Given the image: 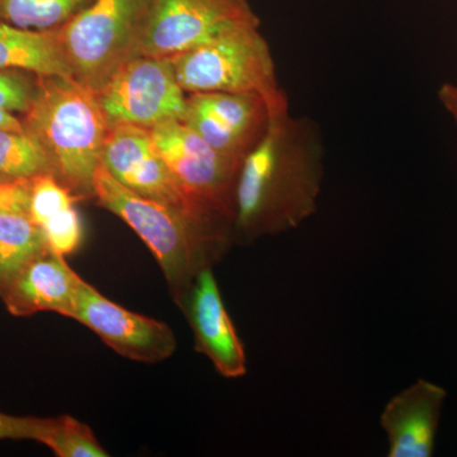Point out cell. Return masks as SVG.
<instances>
[{"mask_svg": "<svg viewBox=\"0 0 457 457\" xmlns=\"http://www.w3.org/2000/svg\"><path fill=\"white\" fill-rule=\"evenodd\" d=\"M53 174L46 153L29 131L0 130V182Z\"/></svg>", "mask_w": 457, "mask_h": 457, "instance_id": "18", "label": "cell"}, {"mask_svg": "<svg viewBox=\"0 0 457 457\" xmlns=\"http://www.w3.org/2000/svg\"><path fill=\"white\" fill-rule=\"evenodd\" d=\"M324 154L321 132L309 117L287 111L270 120L237 170L231 224L240 239L288 233L317 212Z\"/></svg>", "mask_w": 457, "mask_h": 457, "instance_id": "1", "label": "cell"}, {"mask_svg": "<svg viewBox=\"0 0 457 457\" xmlns=\"http://www.w3.org/2000/svg\"><path fill=\"white\" fill-rule=\"evenodd\" d=\"M93 0H0V22L29 29L55 31Z\"/></svg>", "mask_w": 457, "mask_h": 457, "instance_id": "17", "label": "cell"}, {"mask_svg": "<svg viewBox=\"0 0 457 457\" xmlns=\"http://www.w3.org/2000/svg\"><path fill=\"white\" fill-rule=\"evenodd\" d=\"M74 201L77 198L53 174H41L32 179L29 219L42 227L56 213L74 206Z\"/></svg>", "mask_w": 457, "mask_h": 457, "instance_id": "20", "label": "cell"}, {"mask_svg": "<svg viewBox=\"0 0 457 457\" xmlns=\"http://www.w3.org/2000/svg\"><path fill=\"white\" fill-rule=\"evenodd\" d=\"M41 228L51 251L64 257L77 251L82 243V222L74 206L56 213Z\"/></svg>", "mask_w": 457, "mask_h": 457, "instance_id": "21", "label": "cell"}, {"mask_svg": "<svg viewBox=\"0 0 457 457\" xmlns=\"http://www.w3.org/2000/svg\"><path fill=\"white\" fill-rule=\"evenodd\" d=\"M0 130L26 131V128L13 112L0 107Z\"/></svg>", "mask_w": 457, "mask_h": 457, "instance_id": "26", "label": "cell"}, {"mask_svg": "<svg viewBox=\"0 0 457 457\" xmlns=\"http://www.w3.org/2000/svg\"><path fill=\"white\" fill-rule=\"evenodd\" d=\"M260 18L243 21L196 49L171 57L179 86L191 93H233L263 99L273 117L287 112Z\"/></svg>", "mask_w": 457, "mask_h": 457, "instance_id": "4", "label": "cell"}, {"mask_svg": "<svg viewBox=\"0 0 457 457\" xmlns=\"http://www.w3.org/2000/svg\"><path fill=\"white\" fill-rule=\"evenodd\" d=\"M82 281L66 263L64 255L47 246L3 287L0 297L14 317L54 312L71 318Z\"/></svg>", "mask_w": 457, "mask_h": 457, "instance_id": "14", "label": "cell"}, {"mask_svg": "<svg viewBox=\"0 0 457 457\" xmlns=\"http://www.w3.org/2000/svg\"><path fill=\"white\" fill-rule=\"evenodd\" d=\"M0 71L71 78L55 31H29L0 22Z\"/></svg>", "mask_w": 457, "mask_h": 457, "instance_id": "15", "label": "cell"}, {"mask_svg": "<svg viewBox=\"0 0 457 457\" xmlns=\"http://www.w3.org/2000/svg\"><path fill=\"white\" fill-rule=\"evenodd\" d=\"M150 0H93L56 29L71 78L97 93L126 62L140 55Z\"/></svg>", "mask_w": 457, "mask_h": 457, "instance_id": "5", "label": "cell"}, {"mask_svg": "<svg viewBox=\"0 0 457 457\" xmlns=\"http://www.w3.org/2000/svg\"><path fill=\"white\" fill-rule=\"evenodd\" d=\"M255 17L248 0H150L140 55L171 59Z\"/></svg>", "mask_w": 457, "mask_h": 457, "instance_id": "8", "label": "cell"}, {"mask_svg": "<svg viewBox=\"0 0 457 457\" xmlns=\"http://www.w3.org/2000/svg\"><path fill=\"white\" fill-rule=\"evenodd\" d=\"M37 442L59 457H107L89 426L71 416L41 418Z\"/></svg>", "mask_w": 457, "mask_h": 457, "instance_id": "19", "label": "cell"}, {"mask_svg": "<svg viewBox=\"0 0 457 457\" xmlns=\"http://www.w3.org/2000/svg\"><path fill=\"white\" fill-rule=\"evenodd\" d=\"M31 180L0 182V212L29 215Z\"/></svg>", "mask_w": 457, "mask_h": 457, "instance_id": "23", "label": "cell"}, {"mask_svg": "<svg viewBox=\"0 0 457 457\" xmlns=\"http://www.w3.org/2000/svg\"><path fill=\"white\" fill-rule=\"evenodd\" d=\"M95 197L104 209L128 222L149 246L180 302L201 270L212 267L228 237V219L194 220L125 187L104 163L93 179Z\"/></svg>", "mask_w": 457, "mask_h": 457, "instance_id": "3", "label": "cell"}, {"mask_svg": "<svg viewBox=\"0 0 457 457\" xmlns=\"http://www.w3.org/2000/svg\"><path fill=\"white\" fill-rule=\"evenodd\" d=\"M41 418L16 417L0 411V440L37 441Z\"/></svg>", "mask_w": 457, "mask_h": 457, "instance_id": "24", "label": "cell"}, {"mask_svg": "<svg viewBox=\"0 0 457 457\" xmlns=\"http://www.w3.org/2000/svg\"><path fill=\"white\" fill-rule=\"evenodd\" d=\"M447 392L418 378L385 405L380 416L389 457H431Z\"/></svg>", "mask_w": 457, "mask_h": 457, "instance_id": "13", "label": "cell"}, {"mask_svg": "<svg viewBox=\"0 0 457 457\" xmlns=\"http://www.w3.org/2000/svg\"><path fill=\"white\" fill-rule=\"evenodd\" d=\"M96 95L110 128L132 125L150 130L170 120L183 121L187 112L188 95L165 57H134Z\"/></svg>", "mask_w": 457, "mask_h": 457, "instance_id": "6", "label": "cell"}, {"mask_svg": "<svg viewBox=\"0 0 457 457\" xmlns=\"http://www.w3.org/2000/svg\"><path fill=\"white\" fill-rule=\"evenodd\" d=\"M438 99L442 107L450 114L457 129V84L445 83L438 89Z\"/></svg>", "mask_w": 457, "mask_h": 457, "instance_id": "25", "label": "cell"}, {"mask_svg": "<svg viewBox=\"0 0 457 457\" xmlns=\"http://www.w3.org/2000/svg\"><path fill=\"white\" fill-rule=\"evenodd\" d=\"M71 319L88 327L117 353L137 362H161L177 348L173 330L163 321L117 305L84 279L75 296Z\"/></svg>", "mask_w": 457, "mask_h": 457, "instance_id": "10", "label": "cell"}, {"mask_svg": "<svg viewBox=\"0 0 457 457\" xmlns=\"http://www.w3.org/2000/svg\"><path fill=\"white\" fill-rule=\"evenodd\" d=\"M47 246L44 230L29 215L0 212V291Z\"/></svg>", "mask_w": 457, "mask_h": 457, "instance_id": "16", "label": "cell"}, {"mask_svg": "<svg viewBox=\"0 0 457 457\" xmlns=\"http://www.w3.org/2000/svg\"><path fill=\"white\" fill-rule=\"evenodd\" d=\"M149 132L156 152L189 196L233 218L234 185L242 163L216 152L179 120L161 123Z\"/></svg>", "mask_w": 457, "mask_h": 457, "instance_id": "9", "label": "cell"}, {"mask_svg": "<svg viewBox=\"0 0 457 457\" xmlns=\"http://www.w3.org/2000/svg\"><path fill=\"white\" fill-rule=\"evenodd\" d=\"M23 123L46 153L53 176L77 200L95 197L93 179L111 129L97 95L73 78L37 75Z\"/></svg>", "mask_w": 457, "mask_h": 457, "instance_id": "2", "label": "cell"}, {"mask_svg": "<svg viewBox=\"0 0 457 457\" xmlns=\"http://www.w3.org/2000/svg\"><path fill=\"white\" fill-rule=\"evenodd\" d=\"M194 330L197 352L227 378L246 374L245 345L228 317L212 267L201 270L179 302Z\"/></svg>", "mask_w": 457, "mask_h": 457, "instance_id": "12", "label": "cell"}, {"mask_svg": "<svg viewBox=\"0 0 457 457\" xmlns=\"http://www.w3.org/2000/svg\"><path fill=\"white\" fill-rule=\"evenodd\" d=\"M263 99L233 93H191L183 122L216 152L242 163L269 129Z\"/></svg>", "mask_w": 457, "mask_h": 457, "instance_id": "11", "label": "cell"}, {"mask_svg": "<svg viewBox=\"0 0 457 457\" xmlns=\"http://www.w3.org/2000/svg\"><path fill=\"white\" fill-rule=\"evenodd\" d=\"M102 163L125 187L176 210L194 220L228 219L189 196L164 159L156 152L147 129L117 125L110 129Z\"/></svg>", "mask_w": 457, "mask_h": 457, "instance_id": "7", "label": "cell"}, {"mask_svg": "<svg viewBox=\"0 0 457 457\" xmlns=\"http://www.w3.org/2000/svg\"><path fill=\"white\" fill-rule=\"evenodd\" d=\"M37 75L21 71H0V107L25 114L31 106Z\"/></svg>", "mask_w": 457, "mask_h": 457, "instance_id": "22", "label": "cell"}]
</instances>
